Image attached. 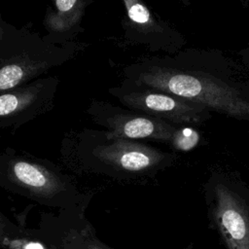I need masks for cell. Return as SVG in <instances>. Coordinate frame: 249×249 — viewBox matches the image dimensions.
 <instances>
[{
    "label": "cell",
    "instance_id": "1",
    "mask_svg": "<svg viewBox=\"0 0 249 249\" xmlns=\"http://www.w3.org/2000/svg\"><path fill=\"white\" fill-rule=\"evenodd\" d=\"M60 154L64 165L73 172L101 175L118 183L151 175L166 160V154L159 149L92 128L68 132Z\"/></svg>",
    "mask_w": 249,
    "mask_h": 249
},
{
    "label": "cell",
    "instance_id": "2",
    "mask_svg": "<svg viewBox=\"0 0 249 249\" xmlns=\"http://www.w3.org/2000/svg\"><path fill=\"white\" fill-rule=\"evenodd\" d=\"M124 79L234 117L249 115V101L233 88L211 78L168 67L155 59L137 60L123 69Z\"/></svg>",
    "mask_w": 249,
    "mask_h": 249
},
{
    "label": "cell",
    "instance_id": "3",
    "mask_svg": "<svg viewBox=\"0 0 249 249\" xmlns=\"http://www.w3.org/2000/svg\"><path fill=\"white\" fill-rule=\"evenodd\" d=\"M89 44L48 43L38 32L11 25L0 40V93L22 87L74 59Z\"/></svg>",
    "mask_w": 249,
    "mask_h": 249
},
{
    "label": "cell",
    "instance_id": "4",
    "mask_svg": "<svg viewBox=\"0 0 249 249\" xmlns=\"http://www.w3.org/2000/svg\"><path fill=\"white\" fill-rule=\"evenodd\" d=\"M0 187L52 206L70 208L85 197L58 164L12 148L0 151Z\"/></svg>",
    "mask_w": 249,
    "mask_h": 249
},
{
    "label": "cell",
    "instance_id": "5",
    "mask_svg": "<svg viewBox=\"0 0 249 249\" xmlns=\"http://www.w3.org/2000/svg\"><path fill=\"white\" fill-rule=\"evenodd\" d=\"M109 93L125 108L163 120L172 124H199L208 116V109L181 97L134 85L123 80L118 86L111 87Z\"/></svg>",
    "mask_w": 249,
    "mask_h": 249
},
{
    "label": "cell",
    "instance_id": "6",
    "mask_svg": "<svg viewBox=\"0 0 249 249\" xmlns=\"http://www.w3.org/2000/svg\"><path fill=\"white\" fill-rule=\"evenodd\" d=\"M87 112L90 120L104 127L111 136L127 140L170 142L174 124L133 110L117 106L106 100L92 99Z\"/></svg>",
    "mask_w": 249,
    "mask_h": 249
},
{
    "label": "cell",
    "instance_id": "7",
    "mask_svg": "<svg viewBox=\"0 0 249 249\" xmlns=\"http://www.w3.org/2000/svg\"><path fill=\"white\" fill-rule=\"evenodd\" d=\"M59 87L56 76H43L0 93V136L50 112Z\"/></svg>",
    "mask_w": 249,
    "mask_h": 249
},
{
    "label": "cell",
    "instance_id": "8",
    "mask_svg": "<svg viewBox=\"0 0 249 249\" xmlns=\"http://www.w3.org/2000/svg\"><path fill=\"white\" fill-rule=\"evenodd\" d=\"M212 220L227 249H249V210L223 184L215 188Z\"/></svg>",
    "mask_w": 249,
    "mask_h": 249
},
{
    "label": "cell",
    "instance_id": "9",
    "mask_svg": "<svg viewBox=\"0 0 249 249\" xmlns=\"http://www.w3.org/2000/svg\"><path fill=\"white\" fill-rule=\"evenodd\" d=\"M91 0H56L48 6L43 19L46 34L43 39L53 45L76 42L85 29L83 18Z\"/></svg>",
    "mask_w": 249,
    "mask_h": 249
},
{
    "label": "cell",
    "instance_id": "10",
    "mask_svg": "<svg viewBox=\"0 0 249 249\" xmlns=\"http://www.w3.org/2000/svg\"><path fill=\"white\" fill-rule=\"evenodd\" d=\"M124 16L121 20L124 45H146L159 48L164 41L165 27L151 13L149 8L138 0H124Z\"/></svg>",
    "mask_w": 249,
    "mask_h": 249
},
{
    "label": "cell",
    "instance_id": "11",
    "mask_svg": "<svg viewBox=\"0 0 249 249\" xmlns=\"http://www.w3.org/2000/svg\"><path fill=\"white\" fill-rule=\"evenodd\" d=\"M199 141V134L192 128H180L175 130L170 143L180 151H190L196 146Z\"/></svg>",
    "mask_w": 249,
    "mask_h": 249
},
{
    "label": "cell",
    "instance_id": "12",
    "mask_svg": "<svg viewBox=\"0 0 249 249\" xmlns=\"http://www.w3.org/2000/svg\"><path fill=\"white\" fill-rule=\"evenodd\" d=\"M76 234L78 239L81 241V249H108L105 245L96 239V237L91 233L89 226L81 230V231L76 232Z\"/></svg>",
    "mask_w": 249,
    "mask_h": 249
},
{
    "label": "cell",
    "instance_id": "13",
    "mask_svg": "<svg viewBox=\"0 0 249 249\" xmlns=\"http://www.w3.org/2000/svg\"><path fill=\"white\" fill-rule=\"evenodd\" d=\"M10 246L12 249H44V247L41 244L24 239L11 240Z\"/></svg>",
    "mask_w": 249,
    "mask_h": 249
},
{
    "label": "cell",
    "instance_id": "14",
    "mask_svg": "<svg viewBox=\"0 0 249 249\" xmlns=\"http://www.w3.org/2000/svg\"><path fill=\"white\" fill-rule=\"evenodd\" d=\"M12 25V23L7 22L4 18L2 17V14L0 13V40L2 39V37L6 34V32L9 30L10 26Z\"/></svg>",
    "mask_w": 249,
    "mask_h": 249
},
{
    "label": "cell",
    "instance_id": "15",
    "mask_svg": "<svg viewBox=\"0 0 249 249\" xmlns=\"http://www.w3.org/2000/svg\"><path fill=\"white\" fill-rule=\"evenodd\" d=\"M6 228H7V220L0 213V238L2 239H5Z\"/></svg>",
    "mask_w": 249,
    "mask_h": 249
},
{
    "label": "cell",
    "instance_id": "16",
    "mask_svg": "<svg viewBox=\"0 0 249 249\" xmlns=\"http://www.w3.org/2000/svg\"><path fill=\"white\" fill-rule=\"evenodd\" d=\"M80 249H81V248H80Z\"/></svg>",
    "mask_w": 249,
    "mask_h": 249
}]
</instances>
